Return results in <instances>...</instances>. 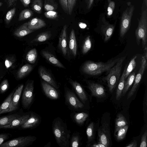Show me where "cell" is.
<instances>
[{"mask_svg": "<svg viewBox=\"0 0 147 147\" xmlns=\"http://www.w3.org/2000/svg\"><path fill=\"white\" fill-rule=\"evenodd\" d=\"M52 129L58 145L61 147H69L71 131L68 129L66 123L58 117L53 121Z\"/></svg>", "mask_w": 147, "mask_h": 147, "instance_id": "6da1fadb", "label": "cell"}, {"mask_svg": "<svg viewBox=\"0 0 147 147\" xmlns=\"http://www.w3.org/2000/svg\"><path fill=\"white\" fill-rule=\"evenodd\" d=\"M119 59L110 60L105 63L88 61L83 64L82 70L84 73L92 76L98 75L105 72H109Z\"/></svg>", "mask_w": 147, "mask_h": 147, "instance_id": "7a4b0ae2", "label": "cell"}, {"mask_svg": "<svg viewBox=\"0 0 147 147\" xmlns=\"http://www.w3.org/2000/svg\"><path fill=\"white\" fill-rule=\"evenodd\" d=\"M125 56L120 58L116 64L109 72L108 74L103 80L107 82L109 91L112 92L119 79L123 63Z\"/></svg>", "mask_w": 147, "mask_h": 147, "instance_id": "3957f363", "label": "cell"}, {"mask_svg": "<svg viewBox=\"0 0 147 147\" xmlns=\"http://www.w3.org/2000/svg\"><path fill=\"white\" fill-rule=\"evenodd\" d=\"M136 42L139 45L141 40L142 41V47L144 48L146 46L147 42V10L146 9L142 10L141 17L138 25L135 31Z\"/></svg>", "mask_w": 147, "mask_h": 147, "instance_id": "277c9868", "label": "cell"}, {"mask_svg": "<svg viewBox=\"0 0 147 147\" xmlns=\"http://www.w3.org/2000/svg\"><path fill=\"white\" fill-rule=\"evenodd\" d=\"M65 104L71 110L77 111L83 108L84 104L78 98L76 94L65 85L64 86Z\"/></svg>", "mask_w": 147, "mask_h": 147, "instance_id": "5b68a950", "label": "cell"}, {"mask_svg": "<svg viewBox=\"0 0 147 147\" xmlns=\"http://www.w3.org/2000/svg\"><path fill=\"white\" fill-rule=\"evenodd\" d=\"M134 10V5H129L122 13L121 20L120 28V35L121 38L125 35L130 28Z\"/></svg>", "mask_w": 147, "mask_h": 147, "instance_id": "8992f818", "label": "cell"}, {"mask_svg": "<svg viewBox=\"0 0 147 147\" xmlns=\"http://www.w3.org/2000/svg\"><path fill=\"white\" fill-rule=\"evenodd\" d=\"M36 139L34 136L20 137L2 143L0 147H26L32 145Z\"/></svg>", "mask_w": 147, "mask_h": 147, "instance_id": "52a82bcc", "label": "cell"}, {"mask_svg": "<svg viewBox=\"0 0 147 147\" xmlns=\"http://www.w3.org/2000/svg\"><path fill=\"white\" fill-rule=\"evenodd\" d=\"M34 82L30 81L26 84L23 92L22 97V103L26 109L31 105L34 99Z\"/></svg>", "mask_w": 147, "mask_h": 147, "instance_id": "ba28073f", "label": "cell"}, {"mask_svg": "<svg viewBox=\"0 0 147 147\" xmlns=\"http://www.w3.org/2000/svg\"><path fill=\"white\" fill-rule=\"evenodd\" d=\"M99 142L106 147L110 146L111 142L110 124L108 122H104L98 129Z\"/></svg>", "mask_w": 147, "mask_h": 147, "instance_id": "9c48e42d", "label": "cell"}, {"mask_svg": "<svg viewBox=\"0 0 147 147\" xmlns=\"http://www.w3.org/2000/svg\"><path fill=\"white\" fill-rule=\"evenodd\" d=\"M147 57L144 55L142 56L141 57L140 66L138 73L135 77L133 86L128 94L127 99H129L133 95L139 84L147 66Z\"/></svg>", "mask_w": 147, "mask_h": 147, "instance_id": "30bf717a", "label": "cell"}, {"mask_svg": "<svg viewBox=\"0 0 147 147\" xmlns=\"http://www.w3.org/2000/svg\"><path fill=\"white\" fill-rule=\"evenodd\" d=\"M41 84L42 90L47 97L53 100L59 98L60 94L56 89L44 80L41 81Z\"/></svg>", "mask_w": 147, "mask_h": 147, "instance_id": "8fae6325", "label": "cell"}, {"mask_svg": "<svg viewBox=\"0 0 147 147\" xmlns=\"http://www.w3.org/2000/svg\"><path fill=\"white\" fill-rule=\"evenodd\" d=\"M41 121V118L39 115L35 113L32 112L27 120L21 126L23 129L36 127L40 124Z\"/></svg>", "mask_w": 147, "mask_h": 147, "instance_id": "7c38bea8", "label": "cell"}, {"mask_svg": "<svg viewBox=\"0 0 147 147\" xmlns=\"http://www.w3.org/2000/svg\"><path fill=\"white\" fill-rule=\"evenodd\" d=\"M67 28L66 25L63 26L59 37L58 46L64 56L69 55L67 46Z\"/></svg>", "mask_w": 147, "mask_h": 147, "instance_id": "4fadbf2b", "label": "cell"}, {"mask_svg": "<svg viewBox=\"0 0 147 147\" xmlns=\"http://www.w3.org/2000/svg\"><path fill=\"white\" fill-rule=\"evenodd\" d=\"M68 80L83 103H85L87 100L88 97L83 88L79 82L76 81H74L70 78H69Z\"/></svg>", "mask_w": 147, "mask_h": 147, "instance_id": "5bb4252c", "label": "cell"}, {"mask_svg": "<svg viewBox=\"0 0 147 147\" xmlns=\"http://www.w3.org/2000/svg\"><path fill=\"white\" fill-rule=\"evenodd\" d=\"M88 88L91 91L92 96L102 97L105 94V90L104 87L98 83L88 82Z\"/></svg>", "mask_w": 147, "mask_h": 147, "instance_id": "9a60e30c", "label": "cell"}, {"mask_svg": "<svg viewBox=\"0 0 147 147\" xmlns=\"http://www.w3.org/2000/svg\"><path fill=\"white\" fill-rule=\"evenodd\" d=\"M38 72L40 77L45 81L50 84L56 89L59 88L57 83L49 73L42 66H40Z\"/></svg>", "mask_w": 147, "mask_h": 147, "instance_id": "2e32d148", "label": "cell"}, {"mask_svg": "<svg viewBox=\"0 0 147 147\" xmlns=\"http://www.w3.org/2000/svg\"><path fill=\"white\" fill-rule=\"evenodd\" d=\"M24 85L21 84L16 89L12 96L9 112L15 110L18 108V102L23 90Z\"/></svg>", "mask_w": 147, "mask_h": 147, "instance_id": "e0dca14e", "label": "cell"}, {"mask_svg": "<svg viewBox=\"0 0 147 147\" xmlns=\"http://www.w3.org/2000/svg\"><path fill=\"white\" fill-rule=\"evenodd\" d=\"M30 114L24 115L16 118L13 120L7 125L1 127L0 129L13 128L21 126L24 124L29 118Z\"/></svg>", "mask_w": 147, "mask_h": 147, "instance_id": "ac0fdd59", "label": "cell"}, {"mask_svg": "<svg viewBox=\"0 0 147 147\" xmlns=\"http://www.w3.org/2000/svg\"><path fill=\"white\" fill-rule=\"evenodd\" d=\"M115 26L107 22L104 23L101 27V32L104 36V40L108 41L113 34Z\"/></svg>", "mask_w": 147, "mask_h": 147, "instance_id": "d6986e66", "label": "cell"}, {"mask_svg": "<svg viewBox=\"0 0 147 147\" xmlns=\"http://www.w3.org/2000/svg\"><path fill=\"white\" fill-rule=\"evenodd\" d=\"M46 23L40 18L35 17L33 18L28 22V27L31 30H37L45 27Z\"/></svg>", "mask_w": 147, "mask_h": 147, "instance_id": "ffe728a7", "label": "cell"}, {"mask_svg": "<svg viewBox=\"0 0 147 147\" xmlns=\"http://www.w3.org/2000/svg\"><path fill=\"white\" fill-rule=\"evenodd\" d=\"M42 56L49 62L57 67L66 69L59 61L53 55L48 51H43L41 52Z\"/></svg>", "mask_w": 147, "mask_h": 147, "instance_id": "44dd1931", "label": "cell"}, {"mask_svg": "<svg viewBox=\"0 0 147 147\" xmlns=\"http://www.w3.org/2000/svg\"><path fill=\"white\" fill-rule=\"evenodd\" d=\"M28 27V22H25L18 28L14 32V35L19 38L23 37L34 32Z\"/></svg>", "mask_w": 147, "mask_h": 147, "instance_id": "7402d4cb", "label": "cell"}, {"mask_svg": "<svg viewBox=\"0 0 147 147\" xmlns=\"http://www.w3.org/2000/svg\"><path fill=\"white\" fill-rule=\"evenodd\" d=\"M88 117V115L86 113L74 112L71 115L72 120L79 125H83Z\"/></svg>", "mask_w": 147, "mask_h": 147, "instance_id": "603a6c76", "label": "cell"}, {"mask_svg": "<svg viewBox=\"0 0 147 147\" xmlns=\"http://www.w3.org/2000/svg\"><path fill=\"white\" fill-rule=\"evenodd\" d=\"M69 48L72 55L76 56L77 54V44L75 32L74 30L72 29L69 36Z\"/></svg>", "mask_w": 147, "mask_h": 147, "instance_id": "cb8c5ba5", "label": "cell"}, {"mask_svg": "<svg viewBox=\"0 0 147 147\" xmlns=\"http://www.w3.org/2000/svg\"><path fill=\"white\" fill-rule=\"evenodd\" d=\"M127 122L125 117L121 114H119L117 115L115 122L114 134L120 128L127 125Z\"/></svg>", "mask_w": 147, "mask_h": 147, "instance_id": "d4e9b609", "label": "cell"}, {"mask_svg": "<svg viewBox=\"0 0 147 147\" xmlns=\"http://www.w3.org/2000/svg\"><path fill=\"white\" fill-rule=\"evenodd\" d=\"M33 67L32 65L27 64L22 66L17 72V77L21 79L29 73L33 69Z\"/></svg>", "mask_w": 147, "mask_h": 147, "instance_id": "484cf974", "label": "cell"}, {"mask_svg": "<svg viewBox=\"0 0 147 147\" xmlns=\"http://www.w3.org/2000/svg\"><path fill=\"white\" fill-rule=\"evenodd\" d=\"M14 91L11 92L0 105V115L9 112V106Z\"/></svg>", "mask_w": 147, "mask_h": 147, "instance_id": "4316f807", "label": "cell"}, {"mask_svg": "<svg viewBox=\"0 0 147 147\" xmlns=\"http://www.w3.org/2000/svg\"><path fill=\"white\" fill-rule=\"evenodd\" d=\"M135 77V72H131L127 77L126 80H125L124 88L122 92L124 96L128 90L130 86L133 83Z\"/></svg>", "mask_w": 147, "mask_h": 147, "instance_id": "83f0119b", "label": "cell"}, {"mask_svg": "<svg viewBox=\"0 0 147 147\" xmlns=\"http://www.w3.org/2000/svg\"><path fill=\"white\" fill-rule=\"evenodd\" d=\"M125 80V70H124L119 82L116 92V98L117 100H119L121 97L122 92L124 88Z\"/></svg>", "mask_w": 147, "mask_h": 147, "instance_id": "f1b7e54d", "label": "cell"}, {"mask_svg": "<svg viewBox=\"0 0 147 147\" xmlns=\"http://www.w3.org/2000/svg\"><path fill=\"white\" fill-rule=\"evenodd\" d=\"M58 4L55 0H44V8L46 11L56 10Z\"/></svg>", "mask_w": 147, "mask_h": 147, "instance_id": "f546056e", "label": "cell"}, {"mask_svg": "<svg viewBox=\"0 0 147 147\" xmlns=\"http://www.w3.org/2000/svg\"><path fill=\"white\" fill-rule=\"evenodd\" d=\"M51 36V34L49 32H44L38 34L31 41V42H43L49 39Z\"/></svg>", "mask_w": 147, "mask_h": 147, "instance_id": "4dcf8cb0", "label": "cell"}, {"mask_svg": "<svg viewBox=\"0 0 147 147\" xmlns=\"http://www.w3.org/2000/svg\"><path fill=\"white\" fill-rule=\"evenodd\" d=\"M20 116L18 114H12L0 117V128L3 126L7 125L13 120Z\"/></svg>", "mask_w": 147, "mask_h": 147, "instance_id": "1f68e13d", "label": "cell"}, {"mask_svg": "<svg viewBox=\"0 0 147 147\" xmlns=\"http://www.w3.org/2000/svg\"><path fill=\"white\" fill-rule=\"evenodd\" d=\"M137 57V56H134L130 60L129 64L125 70V80L129 75L132 72V71L136 66V59Z\"/></svg>", "mask_w": 147, "mask_h": 147, "instance_id": "d6a6232c", "label": "cell"}, {"mask_svg": "<svg viewBox=\"0 0 147 147\" xmlns=\"http://www.w3.org/2000/svg\"><path fill=\"white\" fill-rule=\"evenodd\" d=\"M94 124L92 122L88 125L86 130L88 145H89L94 138Z\"/></svg>", "mask_w": 147, "mask_h": 147, "instance_id": "836d02e7", "label": "cell"}, {"mask_svg": "<svg viewBox=\"0 0 147 147\" xmlns=\"http://www.w3.org/2000/svg\"><path fill=\"white\" fill-rule=\"evenodd\" d=\"M37 57V53L35 48L30 50L27 53L26 59L29 63L33 64L36 62Z\"/></svg>", "mask_w": 147, "mask_h": 147, "instance_id": "e575fe53", "label": "cell"}, {"mask_svg": "<svg viewBox=\"0 0 147 147\" xmlns=\"http://www.w3.org/2000/svg\"><path fill=\"white\" fill-rule=\"evenodd\" d=\"M69 141L70 146L71 147H78L80 143V137L77 132L74 133Z\"/></svg>", "mask_w": 147, "mask_h": 147, "instance_id": "d590c367", "label": "cell"}, {"mask_svg": "<svg viewBox=\"0 0 147 147\" xmlns=\"http://www.w3.org/2000/svg\"><path fill=\"white\" fill-rule=\"evenodd\" d=\"M128 126L126 125L120 128L115 134L117 140L120 141L123 140L125 137L126 134Z\"/></svg>", "mask_w": 147, "mask_h": 147, "instance_id": "8d00e7d4", "label": "cell"}, {"mask_svg": "<svg viewBox=\"0 0 147 147\" xmlns=\"http://www.w3.org/2000/svg\"><path fill=\"white\" fill-rule=\"evenodd\" d=\"M42 0H34L31 5V8L35 12L40 14L42 11Z\"/></svg>", "mask_w": 147, "mask_h": 147, "instance_id": "74e56055", "label": "cell"}, {"mask_svg": "<svg viewBox=\"0 0 147 147\" xmlns=\"http://www.w3.org/2000/svg\"><path fill=\"white\" fill-rule=\"evenodd\" d=\"M33 14V11L28 9L22 10L20 13L18 20L22 21L30 18Z\"/></svg>", "mask_w": 147, "mask_h": 147, "instance_id": "f35d334b", "label": "cell"}, {"mask_svg": "<svg viewBox=\"0 0 147 147\" xmlns=\"http://www.w3.org/2000/svg\"><path fill=\"white\" fill-rule=\"evenodd\" d=\"M92 43L90 38V36H88L85 38L82 48V52L83 54L88 53L91 49Z\"/></svg>", "mask_w": 147, "mask_h": 147, "instance_id": "ab89813d", "label": "cell"}, {"mask_svg": "<svg viewBox=\"0 0 147 147\" xmlns=\"http://www.w3.org/2000/svg\"><path fill=\"white\" fill-rule=\"evenodd\" d=\"M16 11L15 8H13L8 11L6 13L5 22L7 24H9L14 16Z\"/></svg>", "mask_w": 147, "mask_h": 147, "instance_id": "60d3db41", "label": "cell"}, {"mask_svg": "<svg viewBox=\"0 0 147 147\" xmlns=\"http://www.w3.org/2000/svg\"><path fill=\"white\" fill-rule=\"evenodd\" d=\"M44 15L47 18L51 20H56L58 18L57 12L55 11H46Z\"/></svg>", "mask_w": 147, "mask_h": 147, "instance_id": "b9f144b4", "label": "cell"}, {"mask_svg": "<svg viewBox=\"0 0 147 147\" xmlns=\"http://www.w3.org/2000/svg\"><path fill=\"white\" fill-rule=\"evenodd\" d=\"M108 5L107 9V14L108 16H111L113 13L115 8V3L114 2L111 0H107Z\"/></svg>", "mask_w": 147, "mask_h": 147, "instance_id": "7bdbcfd3", "label": "cell"}, {"mask_svg": "<svg viewBox=\"0 0 147 147\" xmlns=\"http://www.w3.org/2000/svg\"><path fill=\"white\" fill-rule=\"evenodd\" d=\"M69 12V15L72 14L74 9L75 7L77 0H67Z\"/></svg>", "mask_w": 147, "mask_h": 147, "instance_id": "ee69618b", "label": "cell"}, {"mask_svg": "<svg viewBox=\"0 0 147 147\" xmlns=\"http://www.w3.org/2000/svg\"><path fill=\"white\" fill-rule=\"evenodd\" d=\"M9 86L7 79L3 80L0 85V92L1 93L5 92L8 89Z\"/></svg>", "mask_w": 147, "mask_h": 147, "instance_id": "f6af8a7d", "label": "cell"}, {"mask_svg": "<svg viewBox=\"0 0 147 147\" xmlns=\"http://www.w3.org/2000/svg\"><path fill=\"white\" fill-rule=\"evenodd\" d=\"M59 1L63 11L65 13L69 15L67 0H59Z\"/></svg>", "mask_w": 147, "mask_h": 147, "instance_id": "bcb514c9", "label": "cell"}, {"mask_svg": "<svg viewBox=\"0 0 147 147\" xmlns=\"http://www.w3.org/2000/svg\"><path fill=\"white\" fill-rule=\"evenodd\" d=\"M147 129H146L145 132L142 136L140 147H146L147 146Z\"/></svg>", "mask_w": 147, "mask_h": 147, "instance_id": "7dc6e473", "label": "cell"}, {"mask_svg": "<svg viewBox=\"0 0 147 147\" xmlns=\"http://www.w3.org/2000/svg\"><path fill=\"white\" fill-rule=\"evenodd\" d=\"M14 59L9 57L6 59L5 64L6 68L8 69L11 67L14 62Z\"/></svg>", "mask_w": 147, "mask_h": 147, "instance_id": "c3c4849f", "label": "cell"}, {"mask_svg": "<svg viewBox=\"0 0 147 147\" xmlns=\"http://www.w3.org/2000/svg\"><path fill=\"white\" fill-rule=\"evenodd\" d=\"M9 135V134H0V145L3 143L5 140L8 138Z\"/></svg>", "mask_w": 147, "mask_h": 147, "instance_id": "681fc988", "label": "cell"}, {"mask_svg": "<svg viewBox=\"0 0 147 147\" xmlns=\"http://www.w3.org/2000/svg\"><path fill=\"white\" fill-rule=\"evenodd\" d=\"M8 7L14 5L16 3L17 0H4Z\"/></svg>", "mask_w": 147, "mask_h": 147, "instance_id": "f907efd6", "label": "cell"}, {"mask_svg": "<svg viewBox=\"0 0 147 147\" xmlns=\"http://www.w3.org/2000/svg\"><path fill=\"white\" fill-rule=\"evenodd\" d=\"M94 0H86L87 9H89L92 7L93 4Z\"/></svg>", "mask_w": 147, "mask_h": 147, "instance_id": "816d5d0a", "label": "cell"}, {"mask_svg": "<svg viewBox=\"0 0 147 147\" xmlns=\"http://www.w3.org/2000/svg\"><path fill=\"white\" fill-rule=\"evenodd\" d=\"M25 7L28 6L30 4L31 0H20Z\"/></svg>", "mask_w": 147, "mask_h": 147, "instance_id": "f5cc1de1", "label": "cell"}, {"mask_svg": "<svg viewBox=\"0 0 147 147\" xmlns=\"http://www.w3.org/2000/svg\"><path fill=\"white\" fill-rule=\"evenodd\" d=\"M126 147H137V142L136 140L128 144Z\"/></svg>", "mask_w": 147, "mask_h": 147, "instance_id": "db71d44e", "label": "cell"}, {"mask_svg": "<svg viewBox=\"0 0 147 147\" xmlns=\"http://www.w3.org/2000/svg\"><path fill=\"white\" fill-rule=\"evenodd\" d=\"M91 146L93 147H106L104 145L99 142L97 143H95L93 144Z\"/></svg>", "mask_w": 147, "mask_h": 147, "instance_id": "11a10c76", "label": "cell"}, {"mask_svg": "<svg viewBox=\"0 0 147 147\" xmlns=\"http://www.w3.org/2000/svg\"><path fill=\"white\" fill-rule=\"evenodd\" d=\"M51 146V143L50 142H48L46 145H45L44 147H50Z\"/></svg>", "mask_w": 147, "mask_h": 147, "instance_id": "9f6ffc18", "label": "cell"}, {"mask_svg": "<svg viewBox=\"0 0 147 147\" xmlns=\"http://www.w3.org/2000/svg\"><path fill=\"white\" fill-rule=\"evenodd\" d=\"M146 6H147V0H144Z\"/></svg>", "mask_w": 147, "mask_h": 147, "instance_id": "6f0895ef", "label": "cell"}, {"mask_svg": "<svg viewBox=\"0 0 147 147\" xmlns=\"http://www.w3.org/2000/svg\"><path fill=\"white\" fill-rule=\"evenodd\" d=\"M3 4V3L1 2H0V7Z\"/></svg>", "mask_w": 147, "mask_h": 147, "instance_id": "680465c9", "label": "cell"}, {"mask_svg": "<svg viewBox=\"0 0 147 147\" xmlns=\"http://www.w3.org/2000/svg\"></svg>", "mask_w": 147, "mask_h": 147, "instance_id": "91938a15", "label": "cell"}, {"mask_svg": "<svg viewBox=\"0 0 147 147\" xmlns=\"http://www.w3.org/2000/svg\"></svg>", "mask_w": 147, "mask_h": 147, "instance_id": "94428289", "label": "cell"}]
</instances>
